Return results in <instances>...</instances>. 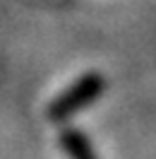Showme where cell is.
<instances>
[{"instance_id": "6da1fadb", "label": "cell", "mask_w": 156, "mask_h": 159, "mask_svg": "<svg viewBox=\"0 0 156 159\" xmlns=\"http://www.w3.org/2000/svg\"><path fill=\"white\" fill-rule=\"evenodd\" d=\"M103 92V77H98L96 72H89L82 80H77L70 89H65L58 99L48 106V118L53 120H65L75 116L79 109L89 106L91 101L98 99V94Z\"/></svg>"}, {"instance_id": "7a4b0ae2", "label": "cell", "mask_w": 156, "mask_h": 159, "mask_svg": "<svg viewBox=\"0 0 156 159\" xmlns=\"http://www.w3.org/2000/svg\"><path fill=\"white\" fill-rule=\"evenodd\" d=\"M60 147L67 154V159H96L94 149L89 145V140L79 133V130H63L60 135Z\"/></svg>"}]
</instances>
